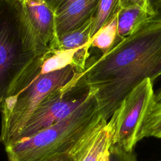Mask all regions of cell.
I'll list each match as a JSON object with an SVG mask.
<instances>
[{"mask_svg": "<svg viewBox=\"0 0 161 161\" xmlns=\"http://www.w3.org/2000/svg\"><path fill=\"white\" fill-rule=\"evenodd\" d=\"M78 49H49L36 55L16 79L0 107V143L15 142L34 110L49 94L80 72L75 67Z\"/></svg>", "mask_w": 161, "mask_h": 161, "instance_id": "cell-1", "label": "cell"}, {"mask_svg": "<svg viewBox=\"0 0 161 161\" xmlns=\"http://www.w3.org/2000/svg\"><path fill=\"white\" fill-rule=\"evenodd\" d=\"M103 119L91 96L72 113L33 136L5 147L8 161H45L71 150Z\"/></svg>", "mask_w": 161, "mask_h": 161, "instance_id": "cell-2", "label": "cell"}, {"mask_svg": "<svg viewBox=\"0 0 161 161\" xmlns=\"http://www.w3.org/2000/svg\"><path fill=\"white\" fill-rule=\"evenodd\" d=\"M36 55L21 0H0V107L16 79Z\"/></svg>", "mask_w": 161, "mask_h": 161, "instance_id": "cell-3", "label": "cell"}, {"mask_svg": "<svg viewBox=\"0 0 161 161\" xmlns=\"http://www.w3.org/2000/svg\"><path fill=\"white\" fill-rule=\"evenodd\" d=\"M153 84L147 78L136 85L121 101L107 125L111 134L110 145L133 151L142 123L154 102Z\"/></svg>", "mask_w": 161, "mask_h": 161, "instance_id": "cell-4", "label": "cell"}, {"mask_svg": "<svg viewBox=\"0 0 161 161\" xmlns=\"http://www.w3.org/2000/svg\"><path fill=\"white\" fill-rule=\"evenodd\" d=\"M161 76V43L111 82L91 90L100 116L110 119L123 99L141 81L150 79L153 84Z\"/></svg>", "mask_w": 161, "mask_h": 161, "instance_id": "cell-5", "label": "cell"}, {"mask_svg": "<svg viewBox=\"0 0 161 161\" xmlns=\"http://www.w3.org/2000/svg\"><path fill=\"white\" fill-rule=\"evenodd\" d=\"M75 79L52 92L38 104L16 142L27 139L65 118L91 96L90 89L80 82H75Z\"/></svg>", "mask_w": 161, "mask_h": 161, "instance_id": "cell-6", "label": "cell"}, {"mask_svg": "<svg viewBox=\"0 0 161 161\" xmlns=\"http://www.w3.org/2000/svg\"><path fill=\"white\" fill-rule=\"evenodd\" d=\"M22 14L38 54L53 49L57 42L55 13L44 0H21Z\"/></svg>", "mask_w": 161, "mask_h": 161, "instance_id": "cell-7", "label": "cell"}, {"mask_svg": "<svg viewBox=\"0 0 161 161\" xmlns=\"http://www.w3.org/2000/svg\"><path fill=\"white\" fill-rule=\"evenodd\" d=\"M99 0H77L55 13L57 39L74 30L94 15Z\"/></svg>", "mask_w": 161, "mask_h": 161, "instance_id": "cell-8", "label": "cell"}, {"mask_svg": "<svg viewBox=\"0 0 161 161\" xmlns=\"http://www.w3.org/2000/svg\"><path fill=\"white\" fill-rule=\"evenodd\" d=\"M150 16L138 6L125 4L118 14L117 36L123 39L137 31Z\"/></svg>", "mask_w": 161, "mask_h": 161, "instance_id": "cell-9", "label": "cell"}, {"mask_svg": "<svg viewBox=\"0 0 161 161\" xmlns=\"http://www.w3.org/2000/svg\"><path fill=\"white\" fill-rule=\"evenodd\" d=\"M93 16L80 27L58 37L53 49H78L88 55V51L91 47V32Z\"/></svg>", "mask_w": 161, "mask_h": 161, "instance_id": "cell-10", "label": "cell"}, {"mask_svg": "<svg viewBox=\"0 0 161 161\" xmlns=\"http://www.w3.org/2000/svg\"><path fill=\"white\" fill-rule=\"evenodd\" d=\"M123 6V0H99L93 16L91 40L102 27L119 13Z\"/></svg>", "mask_w": 161, "mask_h": 161, "instance_id": "cell-11", "label": "cell"}, {"mask_svg": "<svg viewBox=\"0 0 161 161\" xmlns=\"http://www.w3.org/2000/svg\"><path fill=\"white\" fill-rule=\"evenodd\" d=\"M106 123L107 121L103 119L96 127L87 133L71 150L65 153L55 155L45 161H80L91 145L99 131Z\"/></svg>", "mask_w": 161, "mask_h": 161, "instance_id": "cell-12", "label": "cell"}, {"mask_svg": "<svg viewBox=\"0 0 161 161\" xmlns=\"http://www.w3.org/2000/svg\"><path fill=\"white\" fill-rule=\"evenodd\" d=\"M148 137L161 138V102L154 101L150 106L140 128L137 140Z\"/></svg>", "mask_w": 161, "mask_h": 161, "instance_id": "cell-13", "label": "cell"}, {"mask_svg": "<svg viewBox=\"0 0 161 161\" xmlns=\"http://www.w3.org/2000/svg\"><path fill=\"white\" fill-rule=\"evenodd\" d=\"M118 14L94 35L91 39V47L98 48L103 53L113 47L117 36Z\"/></svg>", "mask_w": 161, "mask_h": 161, "instance_id": "cell-14", "label": "cell"}, {"mask_svg": "<svg viewBox=\"0 0 161 161\" xmlns=\"http://www.w3.org/2000/svg\"><path fill=\"white\" fill-rule=\"evenodd\" d=\"M111 134L107 123L97 133L91 145L80 161H99L110 145Z\"/></svg>", "mask_w": 161, "mask_h": 161, "instance_id": "cell-15", "label": "cell"}, {"mask_svg": "<svg viewBox=\"0 0 161 161\" xmlns=\"http://www.w3.org/2000/svg\"><path fill=\"white\" fill-rule=\"evenodd\" d=\"M108 150L109 161H138L134 151L128 152L113 145H109Z\"/></svg>", "mask_w": 161, "mask_h": 161, "instance_id": "cell-16", "label": "cell"}, {"mask_svg": "<svg viewBox=\"0 0 161 161\" xmlns=\"http://www.w3.org/2000/svg\"><path fill=\"white\" fill-rule=\"evenodd\" d=\"M123 5L125 4H135L138 6L145 11H146L149 16H153L156 12L153 9L150 0H123Z\"/></svg>", "mask_w": 161, "mask_h": 161, "instance_id": "cell-17", "label": "cell"}, {"mask_svg": "<svg viewBox=\"0 0 161 161\" xmlns=\"http://www.w3.org/2000/svg\"><path fill=\"white\" fill-rule=\"evenodd\" d=\"M47 4L56 13L57 11L61 9L68 4L77 1V0H44Z\"/></svg>", "mask_w": 161, "mask_h": 161, "instance_id": "cell-18", "label": "cell"}, {"mask_svg": "<svg viewBox=\"0 0 161 161\" xmlns=\"http://www.w3.org/2000/svg\"><path fill=\"white\" fill-rule=\"evenodd\" d=\"M155 11H161V0H150Z\"/></svg>", "mask_w": 161, "mask_h": 161, "instance_id": "cell-19", "label": "cell"}, {"mask_svg": "<svg viewBox=\"0 0 161 161\" xmlns=\"http://www.w3.org/2000/svg\"><path fill=\"white\" fill-rule=\"evenodd\" d=\"M154 101H155V103L161 102V86H160V87H159V89L155 92Z\"/></svg>", "mask_w": 161, "mask_h": 161, "instance_id": "cell-20", "label": "cell"}, {"mask_svg": "<svg viewBox=\"0 0 161 161\" xmlns=\"http://www.w3.org/2000/svg\"><path fill=\"white\" fill-rule=\"evenodd\" d=\"M108 149L105 150V152L103 153L99 161H109V154Z\"/></svg>", "mask_w": 161, "mask_h": 161, "instance_id": "cell-21", "label": "cell"}]
</instances>
